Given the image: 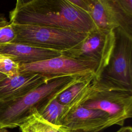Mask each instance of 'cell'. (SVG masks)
Here are the masks:
<instances>
[{
  "instance_id": "6da1fadb",
  "label": "cell",
  "mask_w": 132,
  "mask_h": 132,
  "mask_svg": "<svg viewBox=\"0 0 132 132\" xmlns=\"http://www.w3.org/2000/svg\"><path fill=\"white\" fill-rule=\"evenodd\" d=\"M10 23L48 26L87 34L95 27L89 15L69 0H18Z\"/></svg>"
},
{
  "instance_id": "7a4b0ae2",
  "label": "cell",
  "mask_w": 132,
  "mask_h": 132,
  "mask_svg": "<svg viewBox=\"0 0 132 132\" xmlns=\"http://www.w3.org/2000/svg\"><path fill=\"white\" fill-rule=\"evenodd\" d=\"M82 76L55 78L40 85L22 97L0 101V127H19L33 112L38 111L52 100Z\"/></svg>"
},
{
  "instance_id": "3957f363",
  "label": "cell",
  "mask_w": 132,
  "mask_h": 132,
  "mask_svg": "<svg viewBox=\"0 0 132 132\" xmlns=\"http://www.w3.org/2000/svg\"><path fill=\"white\" fill-rule=\"evenodd\" d=\"M80 105L102 110L108 114L113 125L123 126L132 117V92L93 79Z\"/></svg>"
},
{
  "instance_id": "277c9868",
  "label": "cell",
  "mask_w": 132,
  "mask_h": 132,
  "mask_svg": "<svg viewBox=\"0 0 132 132\" xmlns=\"http://www.w3.org/2000/svg\"><path fill=\"white\" fill-rule=\"evenodd\" d=\"M15 32L13 42L63 52L73 47L87 34L48 26L12 24Z\"/></svg>"
},
{
  "instance_id": "5b68a950",
  "label": "cell",
  "mask_w": 132,
  "mask_h": 132,
  "mask_svg": "<svg viewBox=\"0 0 132 132\" xmlns=\"http://www.w3.org/2000/svg\"><path fill=\"white\" fill-rule=\"evenodd\" d=\"M107 66L97 80L115 88L132 92V35L119 27Z\"/></svg>"
},
{
  "instance_id": "8992f818",
  "label": "cell",
  "mask_w": 132,
  "mask_h": 132,
  "mask_svg": "<svg viewBox=\"0 0 132 132\" xmlns=\"http://www.w3.org/2000/svg\"><path fill=\"white\" fill-rule=\"evenodd\" d=\"M114 43V30L95 27L78 44L61 54L74 59L96 63L97 69L94 79L97 80L109 62Z\"/></svg>"
},
{
  "instance_id": "52a82bcc",
  "label": "cell",
  "mask_w": 132,
  "mask_h": 132,
  "mask_svg": "<svg viewBox=\"0 0 132 132\" xmlns=\"http://www.w3.org/2000/svg\"><path fill=\"white\" fill-rule=\"evenodd\" d=\"M20 73H35L48 80L63 76L95 75L97 64L74 59L63 54L46 60L30 64H20Z\"/></svg>"
},
{
  "instance_id": "ba28073f",
  "label": "cell",
  "mask_w": 132,
  "mask_h": 132,
  "mask_svg": "<svg viewBox=\"0 0 132 132\" xmlns=\"http://www.w3.org/2000/svg\"><path fill=\"white\" fill-rule=\"evenodd\" d=\"M59 125L69 132H99L113 123L106 112L79 105L67 110Z\"/></svg>"
},
{
  "instance_id": "9c48e42d",
  "label": "cell",
  "mask_w": 132,
  "mask_h": 132,
  "mask_svg": "<svg viewBox=\"0 0 132 132\" xmlns=\"http://www.w3.org/2000/svg\"><path fill=\"white\" fill-rule=\"evenodd\" d=\"M87 13L97 28L113 31L120 27L132 35V21L122 13L114 0H90Z\"/></svg>"
},
{
  "instance_id": "30bf717a",
  "label": "cell",
  "mask_w": 132,
  "mask_h": 132,
  "mask_svg": "<svg viewBox=\"0 0 132 132\" xmlns=\"http://www.w3.org/2000/svg\"><path fill=\"white\" fill-rule=\"evenodd\" d=\"M48 80L38 74L30 73L7 77L0 81V101L22 97Z\"/></svg>"
},
{
  "instance_id": "8fae6325",
  "label": "cell",
  "mask_w": 132,
  "mask_h": 132,
  "mask_svg": "<svg viewBox=\"0 0 132 132\" xmlns=\"http://www.w3.org/2000/svg\"><path fill=\"white\" fill-rule=\"evenodd\" d=\"M61 52L27 44L10 43L0 45V55L20 64H30L60 56Z\"/></svg>"
},
{
  "instance_id": "7c38bea8",
  "label": "cell",
  "mask_w": 132,
  "mask_h": 132,
  "mask_svg": "<svg viewBox=\"0 0 132 132\" xmlns=\"http://www.w3.org/2000/svg\"><path fill=\"white\" fill-rule=\"evenodd\" d=\"M94 79L93 74L84 76L58 95L56 98L60 103L65 105V111L80 105Z\"/></svg>"
},
{
  "instance_id": "4fadbf2b",
  "label": "cell",
  "mask_w": 132,
  "mask_h": 132,
  "mask_svg": "<svg viewBox=\"0 0 132 132\" xmlns=\"http://www.w3.org/2000/svg\"><path fill=\"white\" fill-rule=\"evenodd\" d=\"M19 127L21 132H69L60 126L45 120L37 110L28 117Z\"/></svg>"
},
{
  "instance_id": "5bb4252c",
  "label": "cell",
  "mask_w": 132,
  "mask_h": 132,
  "mask_svg": "<svg viewBox=\"0 0 132 132\" xmlns=\"http://www.w3.org/2000/svg\"><path fill=\"white\" fill-rule=\"evenodd\" d=\"M65 107V105L60 103L55 98L47 103L38 112L48 122L59 125V121L64 113Z\"/></svg>"
},
{
  "instance_id": "9a60e30c",
  "label": "cell",
  "mask_w": 132,
  "mask_h": 132,
  "mask_svg": "<svg viewBox=\"0 0 132 132\" xmlns=\"http://www.w3.org/2000/svg\"><path fill=\"white\" fill-rule=\"evenodd\" d=\"M0 73L7 77H12L20 74V65L10 58L0 55Z\"/></svg>"
},
{
  "instance_id": "2e32d148",
  "label": "cell",
  "mask_w": 132,
  "mask_h": 132,
  "mask_svg": "<svg viewBox=\"0 0 132 132\" xmlns=\"http://www.w3.org/2000/svg\"><path fill=\"white\" fill-rule=\"evenodd\" d=\"M15 37V32L12 23L0 27V45L13 42Z\"/></svg>"
},
{
  "instance_id": "e0dca14e",
  "label": "cell",
  "mask_w": 132,
  "mask_h": 132,
  "mask_svg": "<svg viewBox=\"0 0 132 132\" xmlns=\"http://www.w3.org/2000/svg\"><path fill=\"white\" fill-rule=\"evenodd\" d=\"M114 2L120 11L132 20V0H114Z\"/></svg>"
},
{
  "instance_id": "ac0fdd59",
  "label": "cell",
  "mask_w": 132,
  "mask_h": 132,
  "mask_svg": "<svg viewBox=\"0 0 132 132\" xmlns=\"http://www.w3.org/2000/svg\"><path fill=\"white\" fill-rule=\"evenodd\" d=\"M69 1L74 6L87 13L89 6L90 0H69Z\"/></svg>"
},
{
  "instance_id": "d6986e66",
  "label": "cell",
  "mask_w": 132,
  "mask_h": 132,
  "mask_svg": "<svg viewBox=\"0 0 132 132\" xmlns=\"http://www.w3.org/2000/svg\"><path fill=\"white\" fill-rule=\"evenodd\" d=\"M116 132H132V128L129 126H123Z\"/></svg>"
},
{
  "instance_id": "ffe728a7",
  "label": "cell",
  "mask_w": 132,
  "mask_h": 132,
  "mask_svg": "<svg viewBox=\"0 0 132 132\" xmlns=\"http://www.w3.org/2000/svg\"><path fill=\"white\" fill-rule=\"evenodd\" d=\"M9 22L7 21L5 17L2 14L0 13V27L5 26Z\"/></svg>"
},
{
  "instance_id": "44dd1931",
  "label": "cell",
  "mask_w": 132,
  "mask_h": 132,
  "mask_svg": "<svg viewBox=\"0 0 132 132\" xmlns=\"http://www.w3.org/2000/svg\"><path fill=\"white\" fill-rule=\"evenodd\" d=\"M6 77H7V76L6 75H5L4 74L0 73V81L2 80L3 79H4V78H5Z\"/></svg>"
},
{
  "instance_id": "7402d4cb",
  "label": "cell",
  "mask_w": 132,
  "mask_h": 132,
  "mask_svg": "<svg viewBox=\"0 0 132 132\" xmlns=\"http://www.w3.org/2000/svg\"><path fill=\"white\" fill-rule=\"evenodd\" d=\"M0 132H9L7 128L0 127Z\"/></svg>"
}]
</instances>
